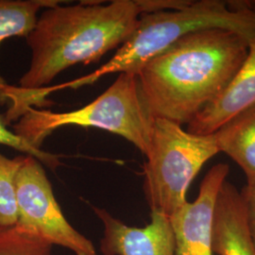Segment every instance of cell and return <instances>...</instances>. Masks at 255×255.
Here are the masks:
<instances>
[{
	"instance_id": "obj_1",
	"label": "cell",
	"mask_w": 255,
	"mask_h": 255,
	"mask_svg": "<svg viewBox=\"0 0 255 255\" xmlns=\"http://www.w3.org/2000/svg\"><path fill=\"white\" fill-rule=\"evenodd\" d=\"M250 44L230 30L204 29L149 60L135 72L149 115L188 124L224 90L246 60Z\"/></svg>"
},
{
	"instance_id": "obj_2",
	"label": "cell",
	"mask_w": 255,
	"mask_h": 255,
	"mask_svg": "<svg viewBox=\"0 0 255 255\" xmlns=\"http://www.w3.org/2000/svg\"><path fill=\"white\" fill-rule=\"evenodd\" d=\"M142 14L140 0L83 1L43 9L27 36L31 61L19 87L43 88L70 66L98 62L127 41Z\"/></svg>"
},
{
	"instance_id": "obj_3",
	"label": "cell",
	"mask_w": 255,
	"mask_h": 255,
	"mask_svg": "<svg viewBox=\"0 0 255 255\" xmlns=\"http://www.w3.org/2000/svg\"><path fill=\"white\" fill-rule=\"evenodd\" d=\"M219 28L236 32L252 43L255 40L253 4H228L220 0H199L183 9L142 14L136 28L114 57L100 68L70 82L39 89L42 98L64 89H77L113 73H135L149 60L161 54L192 32Z\"/></svg>"
},
{
	"instance_id": "obj_4",
	"label": "cell",
	"mask_w": 255,
	"mask_h": 255,
	"mask_svg": "<svg viewBox=\"0 0 255 255\" xmlns=\"http://www.w3.org/2000/svg\"><path fill=\"white\" fill-rule=\"evenodd\" d=\"M154 119L147 112L138 88L136 75L119 74L101 96L81 109L66 113L29 108L12 125V131L30 145L41 148L44 140L64 126L99 128L119 134L147 154Z\"/></svg>"
},
{
	"instance_id": "obj_5",
	"label": "cell",
	"mask_w": 255,
	"mask_h": 255,
	"mask_svg": "<svg viewBox=\"0 0 255 255\" xmlns=\"http://www.w3.org/2000/svg\"><path fill=\"white\" fill-rule=\"evenodd\" d=\"M219 153L215 134L200 135L181 125L155 119L144 167V192L151 212L168 219L187 202L192 181Z\"/></svg>"
},
{
	"instance_id": "obj_6",
	"label": "cell",
	"mask_w": 255,
	"mask_h": 255,
	"mask_svg": "<svg viewBox=\"0 0 255 255\" xmlns=\"http://www.w3.org/2000/svg\"><path fill=\"white\" fill-rule=\"evenodd\" d=\"M15 191L16 228L52 246L65 248L74 255H97L91 240L65 219L42 163L36 158L24 155L16 176Z\"/></svg>"
},
{
	"instance_id": "obj_7",
	"label": "cell",
	"mask_w": 255,
	"mask_h": 255,
	"mask_svg": "<svg viewBox=\"0 0 255 255\" xmlns=\"http://www.w3.org/2000/svg\"><path fill=\"white\" fill-rule=\"evenodd\" d=\"M228 164H215L204 176L196 201L186 202L169 218L177 255H213V224Z\"/></svg>"
},
{
	"instance_id": "obj_8",
	"label": "cell",
	"mask_w": 255,
	"mask_h": 255,
	"mask_svg": "<svg viewBox=\"0 0 255 255\" xmlns=\"http://www.w3.org/2000/svg\"><path fill=\"white\" fill-rule=\"evenodd\" d=\"M103 223L101 251L104 255H177L170 220L151 212V220L144 228L128 226L105 209L94 207Z\"/></svg>"
},
{
	"instance_id": "obj_9",
	"label": "cell",
	"mask_w": 255,
	"mask_h": 255,
	"mask_svg": "<svg viewBox=\"0 0 255 255\" xmlns=\"http://www.w3.org/2000/svg\"><path fill=\"white\" fill-rule=\"evenodd\" d=\"M255 107V40L249 54L224 90L187 124L195 134H214L231 119Z\"/></svg>"
},
{
	"instance_id": "obj_10",
	"label": "cell",
	"mask_w": 255,
	"mask_h": 255,
	"mask_svg": "<svg viewBox=\"0 0 255 255\" xmlns=\"http://www.w3.org/2000/svg\"><path fill=\"white\" fill-rule=\"evenodd\" d=\"M213 251L219 255H255L241 192L227 181L220 189L216 204Z\"/></svg>"
},
{
	"instance_id": "obj_11",
	"label": "cell",
	"mask_w": 255,
	"mask_h": 255,
	"mask_svg": "<svg viewBox=\"0 0 255 255\" xmlns=\"http://www.w3.org/2000/svg\"><path fill=\"white\" fill-rule=\"evenodd\" d=\"M214 134L219 152L242 168L247 184L255 183V107L231 119Z\"/></svg>"
},
{
	"instance_id": "obj_12",
	"label": "cell",
	"mask_w": 255,
	"mask_h": 255,
	"mask_svg": "<svg viewBox=\"0 0 255 255\" xmlns=\"http://www.w3.org/2000/svg\"><path fill=\"white\" fill-rule=\"evenodd\" d=\"M64 3L58 0H0V45L10 37H26L33 29L40 10ZM9 85L0 75V105L9 104Z\"/></svg>"
},
{
	"instance_id": "obj_13",
	"label": "cell",
	"mask_w": 255,
	"mask_h": 255,
	"mask_svg": "<svg viewBox=\"0 0 255 255\" xmlns=\"http://www.w3.org/2000/svg\"><path fill=\"white\" fill-rule=\"evenodd\" d=\"M24 155L9 159L0 153V230L11 228L17 222L15 182Z\"/></svg>"
},
{
	"instance_id": "obj_14",
	"label": "cell",
	"mask_w": 255,
	"mask_h": 255,
	"mask_svg": "<svg viewBox=\"0 0 255 255\" xmlns=\"http://www.w3.org/2000/svg\"><path fill=\"white\" fill-rule=\"evenodd\" d=\"M53 246L15 226L0 230V255H52Z\"/></svg>"
},
{
	"instance_id": "obj_15",
	"label": "cell",
	"mask_w": 255,
	"mask_h": 255,
	"mask_svg": "<svg viewBox=\"0 0 255 255\" xmlns=\"http://www.w3.org/2000/svg\"><path fill=\"white\" fill-rule=\"evenodd\" d=\"M0 145L12 147L24 155L36 158L38 161L46 164L52 171H55V169L61 165L59 155L48 153L42 148H37L8 128V125L2 115H0Z\"/></svg>"
},
{
	"instance_id": "obj_16",
	"label": "cell",
	"mask_w": 255,
	"mask_h": 255,
	"mask_svg": "<svg viewBox=\"0 0 255 255\" xmlns=\"http://www.w3.org/2000/svg\"><path fill=\"white\" fill-rule=\"evenodd\" d=\"M246 213L247 225L255 250V183L247 184L241 191Z\"/></svg>"
},
{
	"instance_id": "obj_17",
	"label": "cell",
	"mask_w": 255,
	"mask_h": 255,
	"mask_svg": "<svg viewBox=\"0 0 255 255\" xmlns=\"http://www.w3.org/2000/svg\"><path fill=\"white\" fill-rule=\"evenodd\" d=\"M17 86H15L14 88H13V90H12V93H11V97H10V103H11V98H12V95H13V92L15 90V88H16ZM10 103H9V107L10 106ZM9 109V108H8ZM5 117H6V119L9 120V122H13V121H15V120H17V119H12L11 118H9V115H8V110H7V112H6V114H5Z\"/></svg>"
},
{
	"instance_id": "obj_18",
	"label": "cell",
	"mask_w": 255,
	"mask_h": 255,
	"mask_svg": "<svg viewBox=\"0 0 255 255\" xmlns=\"http://www.w3.org/2000/svg\"><path fill=\"white\" fill-rule=\"evenodd\" d=\"M13 87H14V86H12V87H11V90H10V93H9V103H10V96H11V93H12V90H13ZM4 119H6V120H5V121H6V122H7V124H9V125H10V124H11V123H12V122H9V120H8V119H6V117H5V115H4Z\"/></svg>"
},
{
	"instance_id": "obj_19",
	"label": "cell",
	"mask_w": 255,
	"mask_h": 255,
	"mask_svg": "<svg viewBox=\"0 0 255 255\" xmlns=\"http://www.w3.org/2000/svg\"><path fill=\"white\" fill-rule=\"evenodd\" d=\"M253 8H254V10H255V4H253Z\"/></svg>"
}]
</instances>
